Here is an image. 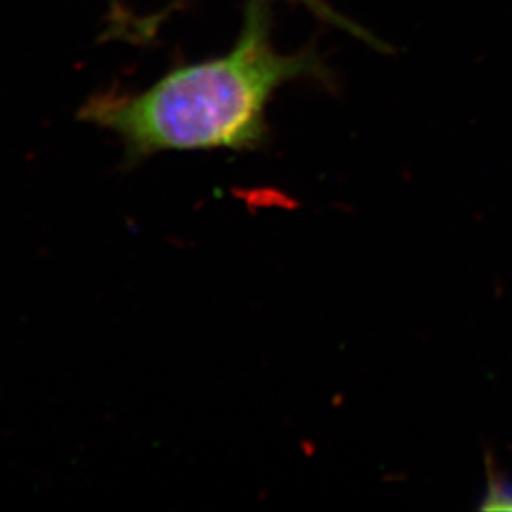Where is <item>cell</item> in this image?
<instances>
[{
  "label": "cell",
  "instance_id": "obj_2",
  "mask_svg": "<svg viewBox=\"0 0 512 512\" xmlns=\"http://www.w3.org/2000/svg\"><path fill=\"white\" fill-rule=\"evenodd\" d=\"M481 509H512V483L493 468L488 469V488Z\"/></svg>",
  "mask_w": 512,
  "mask_h": 512
},
{
  "label": "cell",
  "instance_id": "obj_3",
  "mask_svg": "<svg viewBox=\"0 0 512 512\" xmlns=\"http://www.w3.org/2000/svg\"><path fill=\"white\" fill-rule=\"evenodd\" d=\"M300 2H304V4L309 5L310 9H314L317 14L327 15L330 19H334V14H332L325 5L320 4L319 0H300ZM181 4H184V0H176L173 5L174 7H178V5Z\"/></svg>",
  "mask_w": 512,
  "mask_h": 512
},
{
  "label": "cell",
  "instance_id": "obj_1",
  "mask_svg": "<svg viewBox=\"0 0 512 512\" xmlns=\"http://www.w3.org/2000/svg\"><path fill=\"white\" fill-rule=\"evenodd\" d=\"M320 75L312 52H277L266 0H251L228 54L178 65L143 92L93 95L78 115L115 133L131 161L166 151H252L267 140L274 93Z\"/></svg>",
  "mask_w": 512,
  "mask_h": 512
}]
</instances>
